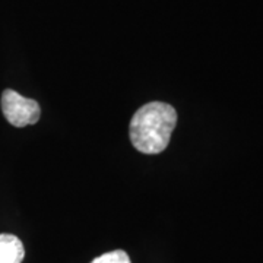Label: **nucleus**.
<instances>
[{"label":"nucleus","mask_w":263,"mask_h":263,"mask_svg":"<svg viewBox=\"0 0 263 263\" xmlns=\"http://www.w3.org/2000/svg\"><path fill=\"white\" fill-rule=\"evenodd\" d=\"M177 124V113L170 104L154 101L142 105L130 122V141L136 149L154 155L168 146Z\"/></svg>","instance_id":"obj_1"},{"label":"nucleus","mask_w":263,"mask_h":263,"mask_svg":"<svg viewBox=\"0 0 263 263\" xmlns=\"http://www.w3.org/2000/svg\"><path fill=\"white\" fill-rule=\"evenodd\" d=\"M2 111L6 120L15 127H25L40 120V105L35 100L25 98L13 89H6L2 94Z\"/></svg>","instance_id":"obj_2"},{"label":"nucleus","mask_w":263,"mask_h":263,"mask_svg":"<svg viewBox=\"0 0 263 263\" xmlns=\"http://www.w3.org/2000/svg\"><path fill=\"white\" fill-rule=\"evenodd\" d=\"M25 249L16 235L0 234V263H22Z\"/></svg>","instance_id":"obj_3"},{"label":"nucleus","mask_w":263,"mask_h":263,"mask_svg":"<svg viewBox=\"0 0 263 263\" xmlns=\"http://www.w3.org/2000/svg\"><path fill=\"white\" fill-rule=\"evenodd\" d=\"M91 263H132L130 257L123 250H114L108 253L101 254L100 257L94 259Z\"/></svg>","instance_id":"obj_4"}]
</instances>
